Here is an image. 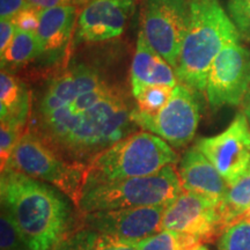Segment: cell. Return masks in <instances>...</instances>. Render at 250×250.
<instances>
[{
	"mask_svg": "<svg viewBox=\"0 0 250 250\" xmlns=\"http://www.w3.org/2000/svg\"><path fill=\"white\" fill-rule=\"evenodd\" d=\"M124 95L98 70L71 66L46 83L28 129L67 161L88 168L99 154L138 127Z\"/></svg>",
	"mask_w": 250,
	"mask_h": 250,
	"instance_id": "1",
	"label": "cell"
},
{
	"mask_svg": "<svg viewBox=\"0 0 250 250\" xmlns=\"http://www.w3.org/2000/svg\"><path fill=\"white\" fill-rule=\"evenodd\" d=\"M1 211L30 250H52L72 223L70 199L57 188L6 168L0 177Z\"/></svg>",
	"mask_w": 250,
	"mask_h": 250,
	"instance_id": "2",
	"label": "cell"
},
{
	"mask_svg": "<svg viewBox=\"0 0 250 250\" xmlns=\"http://www.w3.org/2000/svg\"><path fill=\"white\" fill-rule=\"evenodd\" d=\"M190 15L176 73L181 83L205 92L208 71L225 46L239 42L240 33L219 0H189Z\"/></svg>",
	"mask_w": 250,
	"mask_h": 250,
	"instance_id": "3",
	"label": "cell"
},
{
	"mask_svg": "<svg viewBox=\"0 0 250 250\" xmlns=\"http://www.w3.org/2000/svg\"><path fill=\"white\" fill-rule=\"evenodd\" d=\"M179 162V154L167 142L148 131H138L96 156L87 168L85 184L148 176Z\"/></svg>",
	"mask_w": 250,
	"mask_h": 250,
	"instance_id": "4",
	"label": "cell"
},
{
	"mask_svg": "<svg viewBox=\"0 0 250 250\" xmlns=\"http://www.w3.org/2000/svg\"><path fill=\"white\" fill-rule=\"evenodd\" d=\"M182 190L179 171L175 165H171L148 176L86 183L78 208L85 214L139 206L168 205Z\"/></svg>",
	"mask_w": 250,
	"mask_h": 250,
	"instance_id": "5",
	"label": "cell"
},
{
	"mask_svg": "<svg viewBox=\"0 0 250 250\" xmlns=\"http://www.w3.org/2000/svg\"><path fill=\"white\" fill-rule=\"evenodd\" d=\"M6 168L57 188L74 205H79L87 168L67 161L31 130L24 131Z\"/></svg>",
	"mask_w": 250,
	"mask_h": 250,
	"instance_id": "6",
	"label": "cell"
},
{
	"mask_svg": "<svg viewBox=\"0 0 250 250\" xmlns=\"http://www.w3.org/2000/svg\"><path fill=\"white\" fill-rule=\"evenodd\" d=\"M195 92L184 83H177L170 100L160 111L148 115L136 108L132 109L131 118L137 126L160 137L171 147H184L195 138L201 121Z\"/></svg>",
	"mask_w": 250,
	"mask_h": 250,
	"instance_id": "7",
	"label": "cell"
},
{
	"mask_svg": "<svg viewBox=\"0 0 250 250\" xmlns=\"http://www.w3.org/2000/svg\"><path fill=\"white\" fill-rule=\"evenodd\" d=\"M189 15V0H146L144 7L142 30L174 70L179 64Z\"/></svg>",
	"mask_w": 250,
	"mask_h": 250,
	"instance_id": "8",
	"label": "cell"
},
{
	"mask_svg": "<svg viewBox=\"0 0 250 250\" xmlns=\"http://www.w3.org/2000/svg\"><path fill=\"white\" fill-rule=\"evenodd\" d=\"M195 147L212 162L228 187L250 173V125L243 112H237L223 132L197 140Z\"/></svg>",
	"mask_w": 250,
	"mask_h": 250,
	"instance_id": "9",
	"label": "cell"
},
{
	"mask_svg": "<svg viewBox=\"0 0 250 250\" xmlns=\"http://www.w3.org/2000/svg\"><path fill=\"white\" fill-rule=\"evenodd\" d=\"M250 87V49L239 42L221 50L212 62L205 95L213 110L241 104Z\"/></svg>",
	"mask_w": 250,
	"mask_h": 250,
	"instance_id": "10",
	"label": "cell"
},
{
	"mask_svg": "<svg viewBox=\"0 0 250 250\" xmlns=\"http://www.w3.org/2000/svg\"><path fill=\"white\" fill-rule=\"evenodd\" d=\"M166 206H139L85 213L83 225L99 234L134 245L164 229L162 218Z\"/></svg>",
	"mask_w": 250,
	"mask_h": 250,
	"instance_id": "11",
	"label": "cell"
},
{
	"mask_svg": "<svg viewBox=\"0 0 250 250\" xmlns=\"http://www.w3.org/2000/svg\"><path fill=\"white\" fill-rule=\"evenodd\" d=\"M164 229L195 236L208 242L223 233L219 203L182 190L166 206L162 218Z\"/></svg>",
	"mask_w": 250,
	"mask_h": 250,
	"instance_id": "12",
	"label": "cell"
},
{
	"mask_svg": "<svg viewBox=\"0 0 250 250\" xmlns=\"http://www.w3.org/2000/svg\"><path fill=\"white\" fill-rule=\"evenodd\" d=\"M134 7L136 0H86L78 15L77 42L99 43L120 37Z\"/></svg>",
	"mask_w": 250,
	"mask_h": 250,
	"instance_id": "13",
	"label": "cell"
},
{
	"mask_svg": "<svg viewBox=\"0 0 250 250\" xmlns=\"http://www.w3.org/2000/svg\"><path fill=\"white\" fill-rule=\"evenodd\" d=\"M77 21V6L73 5L41 11L40 26L36 31L42 51L41 57L48 62H58L66 52Z\"/></svg>",
	"mask_w": 250,
	"mask_h": 250,
	"instance_id": "14",
	"label": "cell"
},
{
	"mask_svg": "<svg viewBox=\"0 0 250 250\" xmlns=\"http://www.w3.org/2000/svg\"><path fill=\"white\" fill-rule=\"evenodd\" d=\"M177 171L183 190L217 203L223 201L229 188L212 162L195 146L188 149L181 158Z\"/></svg>",
	"mask_w": 250,
	"mask_h": 250,
	"instance_id": "15",
	"label": "cell"
},
{
	"mask_svg": "<svg viewBox=\"0 0 250 250\" xmlns=\"http://www.w3.org/2000/svg\"><path fill=\"white\" fill-rule=\"evenodd\" d=\"M130 79L133 96L146 86L166 85L175 87L179 81L174 68L153 49L142 29L137 37Z\"/></svg>",
	"mask_w": 250,
	"mask_h": 250,
	"instance_id": "16",
	"label": "cell"
},
{
	"mask_svg": "<svg viewBox=\"0 0 250 250\" xmlns=\"http://www.w3.org/2000/svg\"><path fill=\"white\" fill-rule=\"evenodd\" d=\"M31 94L27 86L7 70L0 73V117L1 123L26 131L30 120Z\"/></svg>",
	"mask_w": 250,
	"mask_h": 250,
	"instance_id": "17",
	"label": "cell"
},
{
	"mask_svg": "<svg viewBox=\"0 0 250 250\" xmlns=\"http://www.w3.org/2000/svg\"><path fill=\"white\" fill-rule=\"evenodd\" d=\"M41 45L36 33L17 30L11 44L1 58V70L18 68L29 64L34 59L41 57Z\"/></svg>",
	"mask_w": 250,
	"mask_h": 250,
	"instance_id": "18",
	"label": "cell"
},
{
	"mask_svg": "<svg viewBox=\"0 0 250 250\" xmlns=\"http://www.w3.org/2000/svg\"><path fill=\"white\" fill-rule=\"evenodd\" d=\"M250 208V173L228 188L223 201L219 203L221 224L225 229L228 225L246 217Z\"/></svg>",
	"mask_w": 250,
	"mask_h": 250,
	"instance_id": "19",
	"label": "cell"
},
{
	"mask_svg": "<svg viewBox=\"0 0 250 250\" xmlns=\"http://www.w3.org/2000/svg\"><path fill=\"white\" fill-rule=\"evenodd\" d=\"M133 246L138 250H210L202 240L169 229H162Z\"/></svg>",
	"mask_w": 250,
	"mask_h": 250,
	"instance_id": "20",
	"label": "cell"
},
{
	"mask_svg": "<svg viewBox=\"0 0 250 250\" xmlns=\"http://www.w3.org/2000/svg\"><path fill=\"white\" fill-rule=\"evenodd\" d=\"M218 250H250V219L243 217L219 235Z\"/></svg>",
	"mask_w": 250,
	"mask_h": 250,
	"instance_id": "21",
	"label": "cell"
},
{
	"mask_svg": "<svg viewBox=\"0 0 250 250\" xmlns=\"http://www.w3.org/2000/svg\"><path fill=\"white\" fill-rule=\"evenodd\" d=\"M174 87L166 85L146 86L134 96L137 101V109L148 115H154L159 112L167 104L171 95Z\"/></svg>",
	"mask_w": 250,
	"mask_h": 250,
	"instance_id": "22",
	"label": "cell"
},
{
	"mask_svg": "<svg viewBox=\"0 0 250 250\" xmlns=\"http://www.w3.org/2000/svg\"><path fill=\"white\" fill-rule=\"evenodd\" d=\"M98 235L95 230L83 227L76 232L66 234L52 250H95Z\"/></svg>",
	"mask_w": 250,
	"mask_h": 250,
	"instance_id": "23",
	"label": "cell"
},
{
	"mask_svg": "<svg viewBox=\"0 0 250 250\" xmlns=\"http://www.w3.org/2000/svg\"><path fill=\"white\" fill-rule=\"evenodd\" d=\"M227 12L240 35L250 41V0H227Z\"/></svg>",
	"mask_w": 250,
	"mask_h": 250,
	"instance_id": "24",
	"label": "cell"
},
{
	"mask_svg": "<svg viewBox=\"0 0 250 250\" xmlns=\"http://www.w3.org/2000/svg\"><path fill=\"white\" fill-rule=\"evenodd\" d=\"M0 247L1 250H30L2 211L0 217Z\"/></svg>",
	"mask_w": 250,
	"mask_h": 250,
	"instance_id": "25",
	"label": "cell"
},
{
	"mask_svg": "<svg viewBox=\"0 0 250 250\" xmlns=\"http://www.w3.org/2000/svg\"><path fill=\"white\" fill-rule=\"evenodd\" d=\"M24 131L15 129L7 124L0 125V161H1V170L4 169L13 153L15 146L20 140Z\"/></svg>",
	"mask_w": 250,
	"mask_h": 250,
	"instance_id": "26",
	"label": "cell"
},
{
	"mask_svg": "<svg viewBox=\"0 0 250 250\" xmlns=\"http://www.w3.org/2000/svg\"><path fill=\"white\" fill-rule=\"evenodd\" d=\"M40 14L41 11L39 9L27 5L12 19V21H13L17 30L36 33L40 26Z\"/></svg>",
	"mask_w": 250,
	"mask_h": 250,
	"instance_id": "27",
	"label": "cell"
},
{
	"mask_svg": "<svg viewBox=\"0 0 250 250\" xmlns=\"http://www.w3.org/2000/svg\"><path fill=\"white\" fill-rule=\"evenodd\" d=\"M99 234V233H98ZM95 250H138L131 243L121 241L115 237L99 234L95 242Z\"/></svg>",
	"mask_w": 250,
	"mask_h": 250,
	"instance_id": "28",
	"label": "cell"
},
{
	"mask_svg": "<svg viewBox=\"0 0 250 250\" xmlns=\"http://www.w3.org/2000/svg\"><path fill=\"white\" fill-rule=\"evenodd\" d=\"M15 33H17V28H15L13 21L7 20V19L1 20L0 22V56L5 54Z\"/></svg>",
	"mask_w": 250,
	"mask_h": 250,
	"instance_id": "29",
	"label": "cell"
},
{
	"mask_svg": "<svg viewBox=\"0 0 250 250\" xmlns=\"http://www.w3.org/2000/svg\"><path fill=\"white\" fill-rule=\"evenodd\" d=\"M27 5V0H0L1 20H5V19L12 20Z\"/></svg>",
	"mask_w": 250,
	"mask_h": 250,
	"instance_id": "30",
	"label": "cell"
},
{
	"mask_svg": "<svg viewBox=\"0 0 250 250\" xmlns=\"http://www.w3.org/2000/svg\"><path fill=\"white\" fill-rule=\"evenodd\" d=\"M85 1L86 0H27V4L39 11H44V9L59 7V6H83Z\"/></svg>",
	"mask_w": 250,
	"mask_h": 250,
	"instance_id": "31",
	"label": "cell"
},
{
	"mask_svg": "<svg viewBox=\"0 0 250 250\" xmlns=\"http://www.w3.org/2000/svg\"><path fill=\"white\" fill-rule=\"evenodd\" d=\"M241 109H242V112L245 114V116L247 117V120L249 122V125H250V87L247 90L245 98H243L242 102H241Z\"/></svg>",
	"mask_w": 250,
	"mask_h": 250,
	"instance_id": "32",
	"label": "cell"
},
{
	"mask_svg": "<svg viewBox=\"0 0 250 250\" xmlns=\"http://www.w3.org/2000/svg\"><path fill=\"white\" fill-rule=\"evenodd\" d=\"M246 217H247V218H249V219H250V208H249V210H248V212H247Z\"/></svg>",
	"mask_w": 250,
	"mask_h": 250,
	"instance_id": "33",
	"label": "cell"
}]
</instances>
